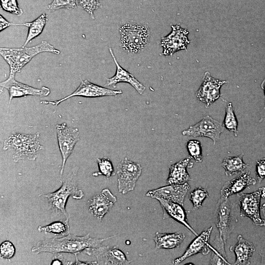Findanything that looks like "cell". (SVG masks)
I'll return each mask as SVG.
<instances>
[{
    "label": "cell",
    "instance_id": "cell-1",
    "mask_svg": "<svg viewBox=\"0 0 265 265\" xmlns=\"http://www.w3.org/2000/svg\"><path fill=\"white\" fill-rule=\"evenodd\" d=\"M113 237L99 238L90 237L89 233L82 236L69 234L61 238L55 237L39 241L32 247L31 251L36 254L67 253L75 255L88 248L99 247L105 240Z\"/></svg>",
    "mask_w": 265,
    "mask_h": 265
},
{
    "label": "cell",
    "instance_id": "cell-2",
    "mask_svg": "<svg viewBox=\"0 0 265 265\" xmlns=\"http://www.w3.org/2000/svg\"><path fill=\"white\" fill-rule=\"evenodd\" d=\"M78 169L74 167L66 177L61 181L60 187L55 191L43 195L47 199L48 208L57 214L69 219L66 206L68 198L71 196L75 199L80 200L84 196L82 190L79 189L77 183Z\"/></svg>",
    "mask_w": 265,
    "mask_h": 265
},
{
    "label": "cell",
    "instance_id": "cell-3",
    "mask_svg": "<svg viewBox=\"0 0 265 265\" xmlns=\"http://www.w3.org/2000/svg\"><path fill=\"white\" fill-rule=\"evenodd\" d=\"M44 52L59 54L60 51L46 41L33 47L19 48H0V54L9 66L10 76L20 73L22 69L37 54Z\"/></svg>",
    "mask_w": 265,
    "mask_h": 265
},
{
    "label": "cell",
    "instance_id": "cell-4",
    "mask_svg": "<svg viewBox=\"0 0 265 265\" xmlns=\"http://www.w3.org/2000/svg\"><path fill=\"white\" fill-rule=\"evenodd\" d=\"M39 137L38 132L34 134L14 133L4 141L3 149L14 150L12 158L16 162L25 159L34 160L39 153L44 149L39 141Z\"/></svg>",
    "mask_w": 265,
    "mask_h": 265
},
{
    "label": "cell",
    "instance_id": "cell-5",
    "mask_svg": "<svg viewBox=\"0 0 265 265\" xmlns=\"http://www.w3.org/2000/svg\"><path fill=\"white\" fill-rule=\"evenodd\" d=\"M122 47L131 53H137L143 49L150 37L149 28L145 25L127 24L120 28Z\"/></svg>",
    "mask_w": 265,
    "mask_h": 265
},
{
    "label": "cell",
    "instance_id": "cell-6",
    "mask_svg": "<svg viewBox=\"0 0 265 265\" xmlns=\"http://www.w3.org/2000/svg\"><path fill=\"white\" fill-rule=\"evenodd\" d=\"M215 212L218 237L226 244L237 222L235 206L229 198L220 197L216 204Z\"/></svg>",
    "mask_w": 265,
    "mask_h": 265
},
{
    "label": "cell",
    "instance_id": "cell-7",
    "mask_svg": "<svg viewBox=\"0 0 265 265\" xmlns=\"http://www.w3.org/2000/svg\"><path fill=\"white\" fill-rule=\"evenodd\" d=\"M238 196L240 216L248 217L257 226H265V219L261 217L260 214L261 200L265 198V187H261L251 193H242Z\"/></svg>",
    "mask_w": 265,
    "mask_h": 265
},
{
    "label": "cell",
    "instance_id": "cell-8",
    "mask_svg": "<svg viewBox=\"0 0 265 265\" xmlns=\"http://www.w3.org/2000/svg\"><path fill=\"white\" fill-rule=\"evenodd\" d=\"M141 165L127 158L119 163L117 166L118 189L123 194L133 190L136 182L141 175Z\"/></svg>",
    "mask_w": 265,
    "mask_h": 265
},
{
    "label": "cell",
    "instance_id": "cell-9",
    "mask_svg": "<svg viewBox=\"0 0 265 265\" xmlns=\"http://www.w3.org/2000/svg\"><path fill=\"white\" fill-rule=\"evenodd\" d=\"M58 145L61 155L62 163L60 174H63L66 161L73 153L74 147L80 140L78 128L69 127L66 123L55 126Z\"/></svg>",
    "mask_w": 265,
    "mask_h": 265
},
{
    "label": "cell",
    "instance_id": "cell-10",
    "mask_svg": "<svg viewBox=\"0 0 265 265\" xmlns=\"http://www.w3.org/2000/svg\"><path fill=\"white\" fill-rule=\"evenodd\" d=\"M223 131L224 127L221 123L209 115H206L194 125L183 131L182 134L194 137H208L215 144Z\"/></svg>",
    "mask_w": 265,
    "mask_h": 265
},
{
    "label": "cell",
    "instance_id": "cell-11",
    "mask_svg": "<svg viewBox=\"0 0 265 265\" xmlns=\"http://www.w3.org/2000/svg\"><path fill=\"white\" fill-rule=\"evenodd\" d=\"M122 93L121 90H112L91 83L87 80L81 81L78 87L71 94L58 100L54 101H42V104H50L57 106L66 100L75 97L80 96L86 98H96L104 96H115Z\"/></svg>",
    "mask_w": 265,
    "mask_h": 265
},
{
    "label": "cell",
    "instance_id": "cell-12",
    "mask_svg": "<svg viewBox=\"0 0 265 265\" xmlns=\"http://www.w3.org/2000/svg\"><path fill=\"white\" fill-rule=\"evenodd\" d=\"M14 76H9L7 79L0 82L1 89H6L9 93V104L15 98L27 96L46 97L51 92L50 88L43 86L36 88L17 81Z\"/></svg>",
    "mask_w": 265,
    "mask_h": 265
},
{
    "label": "cell",
    "instance_id": "cell-13",
    "mask_svg": "<svg viewBox=\"0 0 265 265\" xmlns=\"http://www.w3.org/2000/svg\"><path fill=\"white\" fill-rule=\"evenodd\" d=\"M88 256H94L97 265H130L125 253L116 246H100L96 248H88L85 250Z\"/></svg>",
    "mask_w": 265,
    "mask_h": 265
},
{
    "label": "cell",
    "instance_id": "cell-14",
    "mask_svg": "<svg viewBox=\"0 0 265 265\" xmlns=\"http://www.w3.org/2000/svg\"><path fill=\"white\" fill-rule=\"evenodd\" d=\"M172 31L165 37L162 38L161 45L164 55H171L180 50H186L189 43L188 31L178 25L171 26Z\"/></svg>",
    "mask_w": 265,
    "mask_h": 265
},
{
    "label": "cell",
    "instance_id": "cell-15",
    "mask_svg": "<svg viewBox=\"0 0 265 265\" xmlns=\"http://www.w3.org/2000/svg\"><path fill=\"white\" fill-rule=\"evenodd\" d=\"M226 83V81L215 79L209 72H206L196 96L199 101L205 104L206 107H209L220 97V88Z\"/></svg>",
    "mask_w": 265,
    "mask_h": 265
},
{
    "label": "cell",
    "instance_id": "cell-16",
    "mask_svg": "<svg viewBox=\"0 0 265 265\" xmlns=\"http://www.w3.org/2000/svg\"><path fill=\"white\" fill-rule=\"evenodd\" d=\"M190 186L188 183L182 184H169L148 191L146 195L157 199L161 198L178 203L184 206V201Z\"/></svg>",
    "mask_w": 265,
    "mask_h": 265
},
{
    "label": "cell",
    "instance_id": "cell-17",
    "mask_svg": "<svg viewBox=\"0 0 265 265\" xmlns=\"http://www.w3.org/2000/svg\"><path fill=\"white\" fill-rule=\"evenodd\" d=\"M117 201L116 197L108 188H105L88 201L90 212L98 220H102Z\"/></svg>",
    "mask_w": 265,
    "mask_h": 265
},
{
    "label": "cell",
    "instance_id": "cell-18",
    "mask_svg": "<svg viewBox=\"0 0 265 265\" xmlns=\"http://www.w3.org/2000/svg\"><path fill=\"white\" fill-rule=\"evenodd\" d=\"M212 229L213 227H211L196 236L184 254L181 256L175 259L172 261V264L175 265H179L186 259L199 253L204 255L209 254L210 249L209 241Z\"/></svg>",
    "mask_w": 265,
    "mask_h": 265
},
{
    "label": "cell",
    "instance_id": "cell-19",
    "mask_svg": "<svg viewBox=\"0 0 265 265\" xmlns=\"http://www.w3.org/2000/svg\"><path fill=\"white\" fill-rule=\"evenodd\" d=\"M163 210V218H172L183 225L195 236L198 234L187 222L186 212L183 206L170 201L161 198H157Z\"/></svg>",
    "mask_w": 265,
    "mask_h": 265
},
{
    "label": "cell",
    "instance_id": "cell-20",
    "mask_svg": "<svg viewBox=\"0 0 265 265\" xmlns=\"http://www.w3.org/2000/svg\"><path fill=\"white\" fill-rule=\"evenodd\" d=\"M109 50L115 63L116 70L115 74L112 77L107 79L106 86L115 87L118 83L126 82L131 84L139 94H142L146 89L145 86L119 65L110 47H109Z\"/></svg>",
    "mask_w": 265,
    "mask_h": 265
},
{
    "label": "cell",
    "instance_id": "cell-21",
    "mask_svg": "<svg viewBox=\"0 0 265 265\" xmlns=\"http://www.w3.org/2000/svg\"><path fill=\"white\" fill-rule=\"evenodd\" d=\"M256 183V180L251 177L249 171L242 172L239 176L225 183L220 190L221 197L228 198L232 195L241 192Z\"/></svg>",
    "mask_w": 265,
    "mask_h": 265
},
{
    "label": "cell",
    "instance_id": "cell-22",
    "mask_svg": "<svg viewBox=\"0 0 265 265\" xmlns=\"http://www.w3.org/2000/svg\"><path fill=\"white\" fill-rule=\"evenodd\" d=\"M237 242L230 247V250L235 255V261L233 264L235 265H248L250 264V260L255 251L254 244L245 239L239 235L237 238Z\"/></svg>",
    "mask_w": 265,
    "mask_h": 265
},
{
    "label": "cell",
    "instance_id": "cell-23",
    "mask_svg": "<svg viewBox=\"0 0 265 265\" xmlns=\"http://www.w3.org/2000/svg\"><path fill=\"white\" fill-rule=\"evenodd\" d=\"M193 163L190 158L181 160L171 165L166 182L168 184H182L191 180L187 168H192Z\"/></svg>",
    "mask_w": 265,
    "mask_h": 265
},
{
    "label": "cell",
    "instance_id": "cell-24",
    "mask_svg": "<svg viewBox=\"0 0 265 265\" xmlns=\"http://www.w3.org/2000/svg\"><path fill=\"white\" fill-rule=\"evenodd\" d=\"M185 238L181 232L159 233L156 232L154 238L156 249H171L180 246Z\"/></svg>",
    "mask_w": 265,
    "mask_h": 265
},
{
    "label": "cell",
    "instance_id": "cell-25",
    "mask_svg": "<svg viewBox=\"0 0 265 265\" xmlns=\"http://www.w3.org/2000/svg\"><path fill=\"white\" fill-rule=\"evenodd\" d=\"M243 154L235 157H226L221 163V166L225 170V174L227 176L242 173L248 165L244 162Z\"/></svg>",
    "mask_w": 265,
    "mask_h": 265
},
{
    "label": "cell",
    "instance_id": "cell-26",
    "mask_svg": "<svg viewBox=\"0 0 265 265\" xmlns=\"http://www.w3.org/2000/svg\"><path fill=\"white\" fill-rule=\"evenodd\" d=\"M47 20V15L45 13H43L31 22L23 24H13V25H23L28 27L27 37L23 47H26L32 39L39 36L42 33L46 24Z\"/></svg>",
    "mask_w": 265,
    "mask_h": 265
},
{
    "label": "cell",
    "instance_id": "cell-27",
    "mask_svg": "<svg viewBox=\"0 0 265 265\" xmlns=\"http://www.w3.org/2000/svg\"><path fill=\"white\" fill-rule=\"evenodd\" d=\"M68 219L54 221L44 226H39L37 228V230L40 232L49 233L57 235H67L70 234Z\"/></svg>",
    "mask_w": 265,
    "mask_h": 265
},
{
    "label": "cell",
    "instance_id": "cell-28",
    "mask_svg": "<svg viewBox=\"0 0 265 265\" xmlns=\"http://www.w3.org/2000/svg\"><path fill=\"white\" fill-rule=\"evenodd\" d=\"M222 125L226 130L233 132L236 137L238 136V121L232 103L229 102L227 104Z\"/></svg>",
    "mask_w": 265,
    "mask_h": 265
},
{
    "label": "cell",
    "instance_id": "cell-29",
    "mask_svg": "<svg viewBox=\"0 0 265 265\" xmlns=\"http://www.w3.org/2000/svg\"><path fill=\"white\" fill-rule=\"evenodd\" d=\"M97 162L99 171L93 174L94 176L103 175L109 178L114 175V170L112 163L110 159L107 157L97 158Z\"/></svg>",
    "mask_w": 265,
    "mask_h": 265
},
{
    "label": "cell",
    "instance_id": "cell-30",
    "mask_svg": "<svg viewBox=\"0 0 265 265\" xmlns=\"http://www.w3.org/2000/svg\"><path fill=\"white\" fill-rule=\"evenodd\" d=\"M209 197L208 192L201 186L194 189L190 193L189 199L193 209L197 210L202 207L204 201Z\"/></svg>",
    "mask_w": 265,
    "mask_h": 265
},
{
    "label": "cell",
    "instance_id": "cell-31",
    "mask_svg": "<svg viewBox=\"0 0 265 265\" xmlns=\"http://www.w3.org/2000/svg\"><path fill=\"white\" fill-rule=\"evenodd\" d=\"M186 146L190 158L196 162H201L203 160V154L200 142L197 140H189L187 142Z\"/></svg>",
    "mask_w": 265,
    "mask_h": 265
},
{
    "label": "cell",
    "instance_id": "cell-32",
    "mask_svg": "<svg viewBox=\"0 0 265 265\" xmlns=\"http://www.w3.org/2000/svg\"><path fill=\"white\" fill-rule=\"evenodd\" d=\"M77 7L76 0H53L48 6V9L52 11L61 8H76Z\"/></svg>",
    "mask_w": 265,
    "mask_h": 265
},
{
    "label": "cell",
    "instance_id": "cell-33",
    "mask_svg": "<svg viewBox=\"0 0 265 265\" xmlns=\"http://www.w3.org/2000/svg\"><path fill=\"white\" fill-rule=\"evenodd\" d=\"M0 5L3 10L11 14L20 16L23 13L17 0H0Z\"/></svg>",
    "mask_w": 265,
    "mask_h": 265
},
{
    "label": "cell",
    "instance_id": "cell-34",
    "mask_svg": "<svg viewBox=\"0 0 265 265\" xmlns=\"http://www.w3.org/2000/svg\"><path fill=\"white\" fill-rule=\"evenodd\" d=\"M0 256L4 259L10 260L15 255V247L9 240L2 242L0 245Z\"/></svg>",
    "mask_w": 265,
    "mask_h": 265
},
{
    "label": "cell",
    "instance_id": "cell-35",
    "mask_svg": "<svg viewBox=\"0 0 265 265\" xmlns=\"http://www.w3.org/2000/svg\"><path fill=\"white\" fill-rule=\"evenodd\" d=\"M79 4L94 19V11L101 6L99 0H78Z\"/></svg>",
    "mask_w": 265,
    "mask_h": 265
},
{
    "label": "cell",
    "instance_id": "cell-36",
    "mask_svg": "<svg viewBox=\"0 0 265 265\" xmlns=\"http://www.w3.org/2000/svg\"><path fill=\"white\" fill-rule=\"evenodd\" d=\"M210 248L212 250L210 258L211 265H230L226 259V255L212 245H210Z\"/></svg>",
    "mask_w": 265,
    "mask_h": 265
},
{
    "label": "cell",
    "instance_id": "cell-37",
    "mask_svg": "<svg viewBox=\"0 0 265 265\" xmlns=\"http://www.w3.org/2000/svg\"><path fill=\"white\" fill-rule=\"evenodd\" d=\"M255 170L257 180L261 183L265 179V158L256 161Z\"/></svg>",
    "mask_w": 265,
    "mask_h": 265
},
{
    "label": "cell",
    "instance_id": "cell-38",
    "mask_svg": "<svg viewBox=\"0 0 265 265\" xmlns=\"http://www.w3.org/2000/svg\"><path fill=\"white\" fill-rule=\"evenodd\" d=\"M0 30L1 31L5 28L11 25H13V24L10 23L5 19L4 18L3 16L0 15Z\"/></svg>",
    "mask_w": 265,
    "mask_h": 265
},
{
    "label": "cell",
    "instance_id": "cell-39",
    "mask_svg": "<svg viewBox=\"0 0 265 265\" xmlns=\"http://www.w3.org/2000/svg\"><path fill=\"white\" fill-rule=\"evenodd\" d=\"M76 261L72 265H97V262H85L78 260L77 254H75Z\"/></svg>",
    "mask_w": 265,
    "mask_h": 265
},
{
    "label": "cell",
    "instance_id": "cell-40",
    "mask_svg": "<svg viewBox=\"0 0 265 265\" xmlns=\"http://www.w3.org/2000/svg\"><path fill=\"white\" fill-rule=\"evenodd\" d=\"M261 257V263L265 265V247L260 253Z\"/></svg>",
    "mask_w": 265,
    "mask_h": 265
},
{
    "label": "cell",
    "instance_id": "cell-41",
    "mask_svg": "<svg viewBox=\"0 0 265 265\" xmlns=\"http://www.w3.org/2000/svg\"><path fill=\"white\" fill-rule=\"evenodd\" d=\"M261 86L262 89L264 91V95H265V79L262 82ZM264 108H265V107H264Z\"/></svg>",
    "mask_w": 265,
    "mask_h": 265
},
{
    "label": "cell",
    "instance_id": "cell-42",
    "mask_svg": "<svg viewBox=\"0 0 265 265\" xmlns=\"http://www.w3.org/2000/svg\"><path fill=\"white\" fill-rule=\"evenodd\" d=\"M261 211L263 212L264 217L265 219V202L261 206Z\"/></svg>",
    "mask_w": 265,
    "mask_h": 265
}]
</instances>
